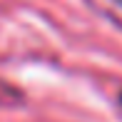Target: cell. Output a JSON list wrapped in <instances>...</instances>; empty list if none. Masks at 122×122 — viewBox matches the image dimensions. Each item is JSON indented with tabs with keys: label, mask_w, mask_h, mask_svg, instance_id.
I'll return each mask as SVG.
<instances>
[{
	"label": "cell",
	"mask_w": 122,
	"mask_h": 122,
	"mask_svg": "<svg viewBox=\"0 0 122 122\" xmlns=\"http://www.w3.org/2000/svg\"><path fill=\"white\" fill-rule=\"evenodd\" d=\"M120 102H122V92H120Z\"/></svg>",
	"instance_id": "cell-1"
}]
</instances>
